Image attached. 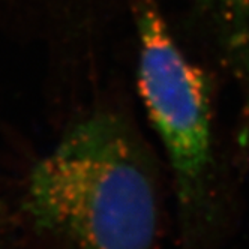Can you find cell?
Instances as JSON below:
<instances>
[{
  "label": "cell",
  "instance_id": "cell-2",
  "mask_svg": "<svg viewBox=\"0 0 249 249\" xmlns=\"http://www.w3.org/2000/svg\"><path fill=\"white\" fill-rule=\"evenodd\" d=\"M138 81L173 171L179 249H219L228 222L218 195L209 84L183 54L155 0H135Z\"/></svg>",
  "mask_w": 249,
  "mask_h": 249
},
{
  "label": "cell",
  "instance_id": "cell-1",
  "mask_svg": "<svg viewBox=\"0 0 249 249\" xmlns=\"http://www.w3.org/2000/svg\"><path fill=\"white\" fill-rule=\"evenodd\" d=\"M24 212L54 249H158L162 204L149 156L113 114L71 128L29 174Z\"/></svg>",
  "mask_w": 249,
  "mask_h": 249
},
{
  "label": "cell",
  "instance_id": "cell-3",
  "mask_svg": "<svg viewBox=\"0 0 249 249\" xmlns=\"http://www.w3.org/2000/svg\"><path fill=\"white\" fill-rule=\"evenodd\" d=\"M215 3L221 8V12L227 17V20L237 21L246 8L248 0H215Z\"/></svg>",
  "mask_w": 249,
  "mask_h": 249
}]
</instances>
